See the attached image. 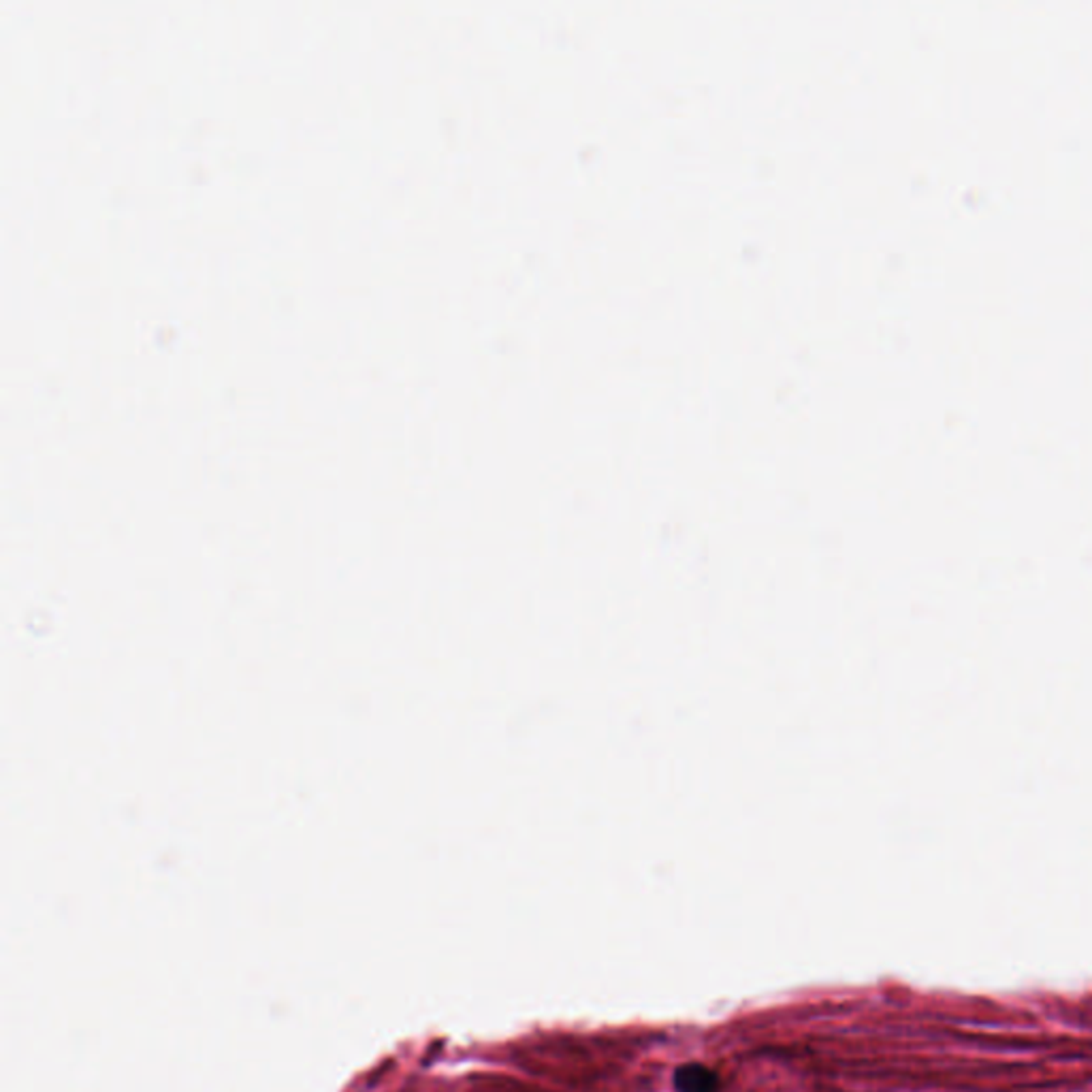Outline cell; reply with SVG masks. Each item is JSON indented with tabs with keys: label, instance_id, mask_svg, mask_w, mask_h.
<instances>
[{
	"label": "cell",
	"instance_id": "1",
	"mask_svg": "<svg viewBox=\"0 0 1092 1092\" xmlns=\"http://www.w3.org/2000/svg\"><path fill=\"white\" fill-rule=\"evenodd\" d=\"M674 1088L677 1092H717L719 1076L702 1062H688L674 1071Z\"/></svg>",
	"mask_w": 1092,
	"mask_h": 1092
}]
</instances>
